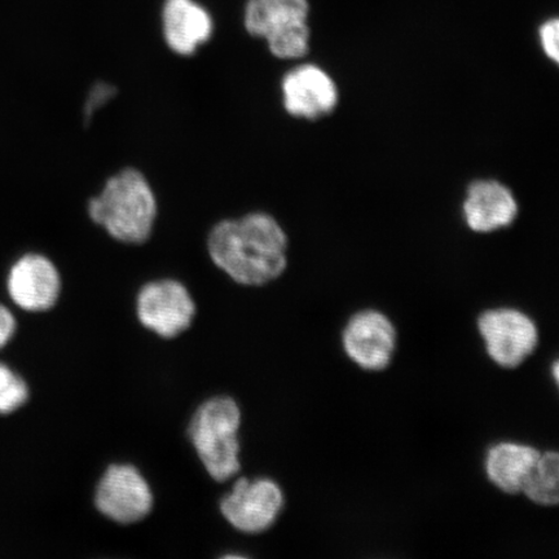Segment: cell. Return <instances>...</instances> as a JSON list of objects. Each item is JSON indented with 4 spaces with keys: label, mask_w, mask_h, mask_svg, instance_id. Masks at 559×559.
Here are the masks:
<instances>
[{
    "label": "cell",
    "mask_w": 559,
    "mask_h": 559,
    "mask_svg": "<svg viewBox=\"0 0 559 559\" xmlns=\"http://www.w3.org/2000/svg\"><path fill=\"white\" fill-rule=\"evenodd\" d=\"M210 258L236 283L262 286L282 276L288 265V236L267 213L216 223L207 236Z\"/></svg>",
    "instance_id": "6da1fadb"
},
{
    "label": "cell",
    "mask_w": 559,
    "mask_h": 559,
    "mask_svg": "<svg viewBox=\"0 0 559 559\" xmlns=\"http://www.w3.org/2000/svg\"><path fill=\"white\" fill-rule=\"evenodd\" d=\"M87 213L111 239L140 245L151 239L158 205L145 175L128 167L105 181L102 192L88 201Z\"/></svg>",
    "instance_id": "7a4b0ae2"
},
{
    "label": "cell",
    "mask_w": 559,
    "mask_h": 559,
    "mask_svg": "<svg viewBox=\"0 0 559 559\" xmlns=\"http://www.w3.org/2000/svg\"><path fill=\"white\" fill-rule=\"evenodd\" d=\"M241 424L239 405L227 396L214 397L195 412L188 435L210 477L226 481L240 472Z\"/></svg>",
    "instance_id": "3957f363"
},
{
    "label": "cell",
    "mask_w": 559,
    "mask_h": 559,
    "mask_svg": "<svg viewBox=\"0 0 559 559\" xmlns=\"http://www.w3.org/2000/svg\"><path fill=\"white\" fill-rule=\"evenodd\" d=\"M307 0H249L243 23L249 34L267 41L277 59L304 58L310 48Z\"/></svg>",
    "instance_id": "277c9868"
},
{
    "label": "cell",
    "mask_w": 559,
    "mask_h": 559,
    "mask_svg": "<svg viewBox=\"0 0 559 559\" xmlns=\"http://www.w3.org/2000/svg\"><path fill=\"white\" fill-rule=\"evenodd\" d=\"M479 337L488 358L502 369H516L539 347L540 332L528 313L513 307H496L477 319Z\"/></svg>",
    "instance_id": "5b68a950"
},
{
    "label": "cell",
    "mask_w": 559,
    "mask_h": 559,
    "mask_svg": "<svg viewBox=\"0 0 559 559\" xmlns=\"http://www.w3.org/2000/svg\"><path fill=\"white\" fill-rule=\"evenodd\" d=\"M397 332L393 320L379 310H361L347 320L342 347L356 367L370 373L383 372L393 362Z\"/></svg>",
    "instance_id": "8992f818"
},
{
    "label": "cell",
    "mask_w": 559,
    "mask_h": 559,
    "mask_svg": "<svg viewBox=\"0 0 559 559\" xmlns=\"http://www.w3.org/2000/svg\"><path fill=\"white\" fill-rule=\"evenodd\" d=\"M283 508V489L269 478H240L221 502L225 519L245 534H261L274 526Z\"/></svg>",
    "instance_id": "52a82bcc"
},
{
    "label": "cell",
    "mask_w": 559,
    "mask_h": 559,
    "mask_svg": "<svg viewBox=\"0 0 559 559\" xmlns=\"http://www.w3.org/2000/svg\"><path fill=\"white\" fill-rule=\"evenodd\" d=\"M136 309L142 324L164 338H174L187 331L195 313L190 292L171 278L144 285L138 295Z\"/></svg>",
    "instance_id": "ba28073f"
},
{
    "label": "cell",
    "mask_w": 559,
    "mask_h": 559,
    "mask_svg": "<svg viewBox=\"0 0 559 559\" xmlns=\"http://www.w3.org/2000/svg\"><path fill=\"white\" fill-rule=\"evenodd\" d=\"M95 502L97 509L109 520L131 524L150 514L153 495L136 467L111 465L97 486Z\"/></svg>",
    "instance_id": "9c48e42d"
},
{
    "label": "cell",
    "mask_w": 559,
    "mask_h": 559,
    "mask_svg": "<svg viewBox=\"0 0 559 559\" xmlns=\"http://www.w3.org/2000/svg\"><path fill=\"white\" fill-rule=\"evenodd\" d=\"M284 108L293 117L314 121L331 115L338 103V90L323 69L305 64L289 70L282 82Z\"/></svg>",
    "instance_id": "30bf717a"
},
{
    "label": "cell",
    "mask_w": 559,
    "mask_h": 559,
    "mask_svg": "<svg viewBox=\"0 0 559 559\" xmlns=\"http://www.w3.org/2000/svg\"><path fill=\"white\" fill-rule=\"evenodd\" d=\"M61 292L56 265L40 254H26L13 264L9 276L10 296L20 309L39 312L52 309Z\"/></svg>",
    "instance_id": "8fae6325"
},
{
    "label": "cell",
    "mask_w": 559,
    "mask_h": 559,
    "mask_svg": "<svg viewBox=\"0 0 559 559\" xmlns=\"http://www.w3.org/2000/svg\"><path fill=\"white\" fill-rule=\"evenodd\" d=\"M519 214V204L509 188L498 180H477L467 188L464 218L478 234L509 227Z\"/></svg>",
    "instance_id": "7c38bea8"
},
{
    "label": "cell",
    "mask_w": 559,
    "mask_h": 559,
    "mask_svg": "<svg viewBox=\"0 0 559 559\" xmlns=\"http://www.w3.org/2000/svg\"><path fill=\"white\" fill-rule=\"evenodd\" d=\"M540 453L534 445L513 440L489 445L484 463L489 484L502 493L521 495Z\"/></svg>",
    "instance_id": "4fadbf2b"
},
{
    "label": "cell",
    "mask_w": 559,
    "mask_h": 559,
    "mask_svg": "<svg viewBox=\"0 0 559 559\" xmlns=\"http://www.w3.org/2000/svg\"><path fill=\"white\" fill-rule=\"evenodd\" d=\"M164 35L175 53L191 56L213 34V19L194 0H166L163 12Z\"/></svg>",
    "instance_id": "5bb4252c"
},
{
    "label": "cell",
    "mask_w": 559,
    "mask_h": 559,
    "mask_svg": "<svg viewBox=\"0 0 559 559\" xmlns=\"http://www.w3.org/2000/svg\"><path fill=\"white\" fill-rule=\"evenodd\" d=\"M543 508L557 507L559 502V454L557 451L540 453L539 460L524 484L522 493Z\"/></svg>",
    "instance_id": "9a60e30c"
},
{
    "label": "cell",
    "mask_w": 559,
    "mask_h": 559,
    "mask_svg": "<svg viewBox=\"0 0 559 559\" xmlns=\"http://www.w3.org/2000/svg\"><path fill=\"white\" fill-rule=\"evenodd\" d=\"M29 397V389L21 377L0 365V414L9 415L23 407Z\"/></svg>",
    "instance_id": "2e32d148"
},
{
    "label": "cell",
    "mask_w": 559,
    "mask_h": 559,
    "mask_svg": "<svg viewBox=\"0 0 559 559\" xmlns=\"http://www.w3.org/2000/svg\"><path fill=\"white\" fill-rule=\"evenodd\" d=\"M558 34L559 23L557 19L548 20L547 23L542 25L539 32L543 50L555 62H558L559 55Z\"/></svg>",
    "instance_id": "e0dca14e"
},
{
    "label": "cell",
    "mask_w": 559,
    "mask_h": 559,
    "mask_svg": "<svg viewBox=\"0 0 559 559\" xmlns=\"http://www.w3.org/2000/svg\"><path fill=\"white\" fill-rule=\"evenodd\" d=\"M115 95V86L109 85V83H96L87 97L85 107L86 117L90 118L93 116L96 110H99L103 105L107 104Z\"/></svg>",
    "instance_id": "ac0fdd59"
},
{
    "label": "cell",
    "mask_w": 559,
    "mask_h": 559,
    "mask_svg": "<svg viewBox=\"0 0 559 559\" xmlns=\"http://www.w3.org/2000/svg\"><path fill=\"white\" fill-rule=\"evenodd\" d=\"M16 331V320L7 307L0 305V348H3Z\"/></svg>",
    "instance_id": "d6986e66"
},
{
    "label": "cell",
    "mask_w": 559,
    "mask_h": 559,
    "mask_svg": "<svg viewBox=\"0 0 559 559\" xmlns=\"http://www.w3.org/2000/svg\"><path fill=\"white\" fill-rule=\"evenodd\" d=\"M558 368H559V365H558V361L556 360L555 365H554V377H555L556 383L559 382V379H558L559 369Z\"/></svg>",
    "instance_id": "ffe728a7"
}]
</instances>
